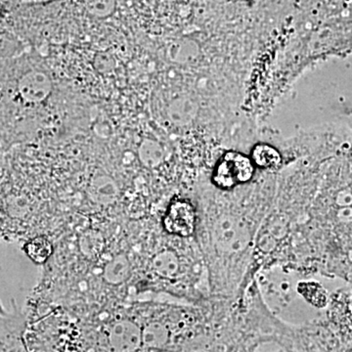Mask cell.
<instances>
[{"label":"cell","instance_id":"6da1fadb","mask_svg":"<svg viewBox=\"0 0 352 352\" xmlns=\"http://www.w3.org/2000/svg\"><path fill=\"white\" fill-rule=\"evenodd\" d=\"M254 173L252 159L238 152H228L217 163L214 171V184L219 188L230 189L250 182Z\"/></svg>","mask_w":352,"mask_h":352},{"label":"cell","instance_id":"277c9868","mask_svg":"<svg viewBox=\"0 0 352 352\" xmlns=\"http://www.w3.org/2000/svg\"><path fill=\"white\" fill-rule=\"evenodd\" d=\"M131 274V264L124 254L116 256L106 265L104 270V279L109 284L124 283Z\"/></svg>","mask_w":352,"mask_h":352},{"label":"cell","instance_id":"8992f818","mask_svg":"<svg viewBox=\"0 0 352 352\" xmlns=\"http://www.w3.org/2000/svg\"><path fill=\"white\" fill-rule=\"evenodd\" d=\"M54 248L52 243L44 236L34 238L25 245V252L34 263L43 264L52 256Z\"/></svg>","mask_w":352,"mask_h":352},{"label":"cell","instance_id":"3957f363","mask_svg":"<svg viewBox=\"0 0 352 352\" xmlns=\"http://www.w3.org/2000/svg\"><path fill=\"white\" fill-rule=\"evenodd\" d=\"M109 340L113 351H135L142 344V332L133 322L122 320L111 329Z\"/></svg>","mask_w":352,"mask_h":352},{"label":"cell","instance_id":"5b68a950","mask_svg":"<svg viewBox=\"0 0 352 352\" xmlns=\"http://www.w3.org/2000/svg\"><path fill=\"white\" fill-rule=\"evenodd\" d=\"M252 161L261 168H275L281 164L282 157L272 146L258 144L252 150Z\"/></svg>","mask_w":352,"mask_h":352},{"label":"cell","instance_id":"52a82bcc","mask_svg":"<svg viewBox=\"0 0 352 352\" xmlns=\"http://www.w3.org/2000/svg\"><path fill=\"white\" fill-rule=\"evenodd\" d=\"M168 340L166 328L160 324H150L142 332V344L147 347H159L164 346Z\"/></svg>","mask_w":352,"mask_h":352},{"label":"cell","instance_id":"ba28073f","mask_svg":"<svg viewBox=\"0 0 352 352\" xmlns=\"http://www.w3.org/2000/svg\"><path fill=\"white\" fill-rule=\"evenodd\" d=\"M154 270L161 276H173L177 270V263L171 254H160L153 261Z\"/></svg>","mask_w":352,"mask_h":352},{"label":"cell","instance_id":"7a4b0ae2","mask_svg":"<svg viewBox=\"0 0 352 352\" xmlns=\"http://www.w3.org/2000/svg\"><path fill=\"white\" fill-rule=\"evenodd\" d=\"M166 232L179 237L193 235L196 227V212L192 204L183 199L171 201L163 219Z\"/></svg>","mask_w":352,"mask_h":352}]
</instances>
